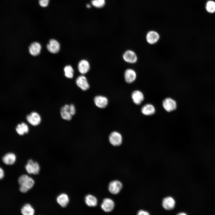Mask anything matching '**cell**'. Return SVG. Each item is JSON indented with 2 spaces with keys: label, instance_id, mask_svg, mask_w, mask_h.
<instances>
[{
  "label": "cell",
  "instance_id": "1",
  "mask_svg": "<svg viewBox=\"0 0 215 215\" xmlns=\"http://www.w3.org/2000/svg\"><path fill=\"white\" fill-rule=\"evenodd\" d=\"M25 168L28 173L35 175L38 174L40 170L39 164L33 162L32 159L28 160L27 164L25 166Z\"/></svg>",
  "mask_w": 215,
  "mask_h": 215
},
{
  "label": "cell",
  "instance_id": "2",
  "mask_svg": "<svg viewBox=\"0 0 215 215\" xmlns=\"http://www.w3.org/2000/svg\"><path fill=\"white\" fill-rule=\"evenodd\" d=\"M110 143L113 146H118L122 142V137L121 134L116 131L112 132L109 137Z\"/></svg>",
  "mask_w": 215,
  "mask_h": 215
},
{
  "label": "cell",
  "instance_id": "3",
  "mask_svg": "<svg viewBox=\"0 0 215 215\" xmlns=\"http://www.w3.org/2000/svg\"><path fill=\"white\" fill-rule=\"evenodd\" d=\"M123 58L126 62L131 64L136 63L138 59L136 54L133 51L130 50H127L124 53Z\"/></svg>",
  "mask_w": 215,
  "mask_h": 215
},
{
  "label": "cell",
  "instance_id": "4",
  "mask_svg": "<svg viewBox=\"0 0 215 215\" xmlns=\"http://www.w3.org/2000/svg\"><path fill=\"white\" fill-rule=\"evenodd\" d=\"M122 187V183L117 180H114L110 182L108 185V190L110 193L113 194L119 193Z\"/></svg>",
  "mask_w": 215,
  "mask_h": 215
},
{
  "label": "cell",
  "instance_id": "5",
  "mask_svg": "<svg viewBox=\"0 0 215 215\" xmlns=\"http://www.w3.org/2000/svg\"><path fill=\"white\" fill-rule=\"evenodd\" d=\"M163 106L168 112H170L175 110L176 108V104L174 100L170 98H165L163 101Z\"/></svg>",
  "mask_w": 215,
  "mask_h": 215
},
{
  "label": "cell",
  "instance_id": "6",
  "mask_svg": "<svg viewBox=\"0 0 215 215\" xmlns=\"http://www.w3.org/2000/svg\"><path fill=\"white\" fill-rule=\"evenodd\" d=\"M27 121L31 125L36 126L39 125L41 122V118L37 112H33L26 116Z\"/></svg>",
  "mask_w": 215,
  "mask_h": 215
},
{
  "label": "cell",
  "instance_id": "7",
  "mask_svg": "<svg viewBox=\"0 0 215 215\" xmlns=\"http://www.w3.org/2000/svg\"><path fill=\"white\" fill-rule=\"evenodd\" d=\"M147 42L150 44H154L158 42L160 39L159 33L154 31H149L146 37Z\"/></svg>",
  "mask_w": 215,
  "mask_h": 215
},
{
  "label": "cell",
  "instance_id": "8",
  "mask_svg": "<svg viewBox=\"0 0 215 215\" xmlns=\"http://www.w3.org/2000/svg\"><path fill=\"white\" fill-rule=\"evenodd\" d=\"M48 50L53 53H57L60 49V44L56 40L52 39L50 40L49 43L47 45Z\"/></svg>",
  "mask_w": 215,
  "mask_h": 215
},
{
  "label": "cell",
  "instance_id": "9",
  "mask_svg": "<svg viewBox=\"0 0 215 215\" xmlns=\"http://www.w3.org/2000/svg\"><path fill=\"white\" fill-rule=\"evenodd\" d=\"M115 206L114 201L111 199L106 198L104 199L101 205L102 209L106 212H110L113 209Z\"/></svg>",
  "mask_w": 215,
  "mask_h": 215
},
{
  "label": "cell",
  "instance_id": "10",
  "mask_svg": "<svg viewBox=\"0 0 215 215\" xmlns=\"http://www.w3.org/2000/svg\"><path fill=\"white\" fill-rule=\"evenodd\" d=\"M77 85L83 90H86L89 88L90 85L86 78L84 76L81 75L76 79Z\"/></svg>",
  "mask_w": 215,
  "mask_h": 215
},
{
  "label": "cell",
  "instance_id": "11",
  "mask_svg": "<svg viewBox=\"0 0 215 215\" xmlns=\"http://www.w3.org/2000/svg\"><path fill=\"white\" fill-rule=\"evenodd\" d=\"M136 72L133 69H127L125 72V81L128 83H131L133 82L136 80Z\"/></svg>",
  "mask_w": 215,
  "mask_h": 215
},
{
  "label": "cell",
  "instance_id": "12",
  "mask_svg": "<svg viewBox=\"0 0 215 215\" xmlns=\"http://www.w3.org/2000/svg\"><path fill=\"white\" fill-rule=\"evenodd\" d=\"M94 102L98 107L101 108H105L108 103V99L106 97L100 95L96 96L94 98Z\"/></svg>",
  "mask_w": 215,
  "mask_h": 215
},
{
  "label": "cell",
  "instance_id": "13",
  "mask_svg": "<svg viewBox=\"0 0 215 215\" xmlns=\"http://www.w3.org/2000/svg\"><path fill=\"white\" fill-rule=\"evenodd\" d=\"M175 200L171 196L166 197L162 200V206L165 209L167 210L173 209L175 207Z\"/></svg>",
  "mask_w": 215,
  "mask_h": 215
},
{
  "label": "cell",
  "instance_id": "14",
  "mask_svg": "<svg viewBox=\"0 0 215 215\" xmlns=\"http://www.w3.org/2000/svg\"><path fill=\"white\" fill-rule=\"evenodd\" d=\"M131 97L134 103L137 105H140L144 99L143 93L139 90L134 91L132 93Z\"/></svg>",
  "mask_w": 215,
  "mask_h": 215
},
{
  "label": "cell",
  "instance_id": "15",
  "mask_svg": "<svg viewBox=\"0 0 215 215\" xmlns=\"http://www.w3.org/2000/svg\"><path fill=\"white\" fill-rule=\"evenodd\" d=\"M79 72L82 74L87 73L90 69V64L87 60L83 59L79 63L78 66Z\"/></svg>",
  "mask_w": 215,
  "mask_h": 215
},
{
  "label": "cell",
  "instance_id": "16",
  "mask_svg": "<svg viewBox=\"0 0 215 215\" xmlns=\"http://www.w3.org/2000/svg\"><path fill=\"white\" fill-rule=\"evenodd\" d=\"M29 48L30 53L33 56H36L40 54L41 46L39 43L35 42L30 44Z\"/></svg>",
  "mask_w": 215,
  "mask_h": 215
},
{
  "label": "cell",
  "instance_id": "17",
  "mask_svg": "<svg viewBox=\"0 0 215 215\" xmlns=\"http://www.w3.org/2000/svg\"><path fill=\"white\" fill-rule=\"evenodd\" d=\"M3 162L7 165H12L15 162L16 157L13 153H8L4 155L2 157Z\"/></svg>",
  "mask_w": 215,
  "mask_h": 215
},
{
  "label": "cell",
  "instance_id": "18",
  "mask_svg": "<svg viewBox=\"0 0 215 215\" xmlns=\"http://www.w3.org/2000/svg\"><path fill=\"white\" fill-rule=\"evenodd\" d=\"M58 203L62 207H65L68 204L69 199L67 195L65 194H62L56 198Z\"/></svg>",
  "mask_w": 215,
  "mask_h": 215
},
{
  "label": "cell",
  "instance_id": "19",
  "mask_svg": "<svg viewBox=\"0 0 215 215\" xmlns=\"http://www.w3.org/2000/svg\"><path fill=\"white\" fill-rule=\"evenodd\" d=\"M141 111L144 115L148 116L153 114L155 113V110L152 105L147 104L142 107Z\"/></svg>",
  "mask_w": 215,
  "mask_h": 215
},
{
  "label": "cell",
  "instance_id": "20",
  "mask_svg": "<svg viewBox=\"0 0 215 215\" xmlns=\"http://www.w3.org/2000/svg\"><path fill=\"white\" fill-rule=\"evenodd\" d=\"M85 202L86 205L90 207H95L97 205L98 201L96 198L94 196L89 194L85 198Z\"/></svg>",
  "mask_w": 215,
  "mask_h": 215
},
{
  "label": "cell",
  "instance_id": "21",
  "mask_svg": "<svg viewBox=\"0 0 215 215\" xmlns=\"http://www.w3.org/2000/svg\"><path fill=\"white\" fill-rule=\"evenodd\" d=\"M21 212L24 215H33L35 213L34 208L29 204H26L22 207Z\"/></svg>",
  "mask_w": 215,
  "mask_h": 215
},
{
  "label": "cell",
  "instance_id": "22",
  "mask_svg": "<svg viewBox=\"0 0 215 215\" xmlns=\"http://www.w3.org/2000/svg\"><path fill=\"white\" fill-rule=\"evenodd\" d=\"M17 133L20 135H22L24 133H27L29 131V128L27 124L22 122L18 125L16 129Z\"/></svg>",
  "mask_w": 215,
  "mask_h": 215
},
{
  "label": "cell",
  "instance_id": "23",
  "mask_svg": "<svg viewBox=\"0 0 215 215\" xmlns=\"http://www.w3.org/2000/svg\"><path fill=\"white\" fill-rule=\"evenodd\" d=\"M61 115L62 118L64 120L69 121L72 118V115L70 113L69 110L65 109L63 107L60 110Z\"/></svg>",
  "mask_w": 215,
  "mask_h": 215
},
{
  "label": "cell",
  "instance_id": "24",
  "mask_svg": "<svg viewBox=\"0 0 215 215\" xmlns=\"http://www.w3.org/2000/svg\"><path fill=\"white\" fill-rule=\"evenodd\" d=\"M205 9L207 11L210 13L215 12V2L212 0H209L206 3Z\"/></svg>",
  "mask_w": 215,
  "mask_h": 215
},
{
  "label": "cell",
  "instance_id": "25",
  "mask_svg": "<svg viewBox=\"0 0 215 215\" xmlns=\"http://www.w3.org/2000/svg\"><path fill=\"white\" fill-rule=\"evenodd\" d=\"M64 71L66 77L69 78H72L73 77L74 70L71 66L70 65L66 66Z\"/></svg>",
  "mask_w": 215,
  "mask_h": 215
},
{
  "label": "cell",
  "instance_id": "26",
  "mask_svg": "<svg viewBox=\"0 0 215 215\" xmlns=\"http://www.w3.org/2000/svg\"><path fill=\"white\" fill-rule=\"evenodd\" d=\"M92 4L95 7L100 8L103 7L105 3V0H92Z\"/></svg>",
  "mask_w": 215,
  "mask_h": 215
},
{
  "label": "cell",
  "instance_id": "27",
  "mask_svg": "<svg viewBox=\"0 0 215 215\" xmlns=\"http://www.w3.org/2000/svg\"><path fill=\"white\" fill-rule=\"evenodd\" d=\"M34 183L35 182L33 179L31 177L29 176L28 179L24 184L22 185L26 186L30 190L33 187Z\"/></svg>",
  "mask_w": 215,
  "mask_h": 215
},
{
  "label": "cell",
  "instance_id": "28",
  "mask_svg": "<svg viewBox=\"0 0 215 215\" xmlns=\"http://www.w3.org/2000/svg\"><path fill=\"white\" fill-rule=\"evenodd\" d=\"M29 176L27 175H22L19 177L18 179V182L21 185H23Z\"/></svg>",
  "mask_w": 215,
  "mask_h": 215
},
{
  "label": "cell",
  "instance_id": "29",
  "mask_svg": "<svg viewBox=\"0 0 215 215\" xmlns=\"http://www.w3.org/2000/svg\"><path fill=\"white\" fill-rule=\"evenodd\" d=\"M70 112L72 115H74L76 113V109L74 105L72 104L70 105Z\"/></svg>",
  "mask_w": 215,
  "mask_h": 215
},
{
  "label": "cell",
  "instance_id": "30",
  "mask_svg": "<svg viewBox=\"0 0 215 215\" xmlns=\"http://www.w3.org/2000/svg\"><path fill=\"white\" fill-rule=\"evenodd\" d=\"M29 189L26 186L23 185H20L19 190L21 192L23 193L27 192Z\"/></svg>",
  "mask_w": 215,
  "mask_h": 215
},
{
  "label": "cell",
  "instance_id": "31",
  "mask_svg": "<svg viewBox=\"0 0 215 215\" xmlns=\"http://www.w3.org/2000/svg\"><path fill=\"white\" fill-rule=\"evenodd\" d=\"M137 214L138 215H149V214L147 211L141 210L138 211Z\"/></svg>",
  "mask_w": 215,
  "mask_h": 215
},
{
  "label": "cell",
  "instance_id": "32",
  "mask_svg": "<svg viewBox=\"0 0 215 215\" xmlns=\"http://www.w3.org/2000/svg\"><path fill=\"white\" fill-rule=\"evenodd\" d=\"M4 172L3 169L0 167V179H2L4 176Z\"/></svg>",
  "mask_w": 215,
  "mask_h": 215
},
{
  "label": "cell",
  "instance_id": "33",
  "mask_svg": "<svg viewBox=\"0 0 215 215\" xmlns=\"http://www.w3.org/2000/svg\"><path fill=\"white\" fill-rule=\"evenodd\" d=\"M177 214L178 215H186V214L184 212H181V213H178Z\"/></svg>",
  "mask_w": 215,
  "mask_h": 215
},
{
  "label": "cell",
  "instance_id": "34",
  "mask_svg": "<svg viewBox=\"0 0 215 215\" xmlns=\"http://www.w3.org/2000/svg\"><path fill=\"white\" fill-rule=\"evenodd\" d=\"M87 7H90V6L89 4H87Z\"/></svg>",
  "mask_w": 215,
  "mask_h": 215
},
{
  "label": "cell",
  "instance_id": "35",
  "mask_svg": "<svg viewBox=\"0 0 215 215\" xmlns=\"http://www.w3.org/2000/svg\"><path fill=\"white\" fill-rule=\"evenodd\" d=\"M45 0V1H49V0Z\"/></svg>",
  "mask_w": 215,
  "mask_h": 215
}]
</instances>
